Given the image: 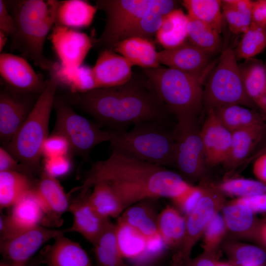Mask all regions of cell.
<instances>
[{"label":"cell","instance_id":"10","mask_svg":"<svg viewBox=\"0 0 266 266\" xmlns=\"http://www.w3.org/2000/svg\"><path fill=\"white\" fill-rule=\"evenodd\" d=\"M200 130L197 119H185L177 121L173 132L174 166L183 179L195 180L203 173L206 162Z\"/></svg>","mask_w":266,"mask_h":266},{"label":"cell","instance_id":"46","mask_svg":"<svg viewBox=\"0 0 266 266\" xmlns=\"http://www.w3.org/2000/svg\"><path fill=\"white\" fill-rule=\"evenodd\" d=\"M70 152L69 144L63 136L53 133L48 136L42 147V156L45 158L66 156Z\"/></svg>","mask_w":266,"mask_h":266},{"label":"cell","instance_id":"52","mask_svg":"<svg viewBox=\"0 0 266 266\" xmlns=\"http://www.w3.org/2000/svg\"><path fill=\"white\" fill-rule=\"evenodd\" d=\"M217 261L216 253L203 252L194 259L183 262L185 266H215Z\"/></svg>","mask_w":266,"mask_h":266},{"label":"cell","instance_id":"40","mask_svg":"<svg viewBox=\"0 0 266 266\" xmlns=\"http://www.w3.org/2000/svg\"><path fill=\"white\" fill-rule=\"evenodd\" d=\"M242 34L239 44L233 50L236 59H251L266 47V26L251 23L249 28Z\"/></svg>","mask_w":266,"mask_h":266},{"label":"cell","instance_id":"15","mask_svg":"<svg viewBox=\"0 0 266 266\" xmlns=\"http://www.w3.org/2000/svg\"><path fill=\"white\" fill-rule=\"evenodd\" d=\"M0 74L3 83L23 93L40 95L48 83L26 59L10 53L0 55Z\"/></svg>","mask_w":266,"mask_h":266},{"label":"cell","instance_id":"31","mask_svg":"<svg viewBox=\"0 0 266 266\" xmlns=\"http://www.w3.org/2000/svg\"><path fill=\"white\" fill-rule=\"evenodd\" d=\"M222 209L227 230L236 234L257 238L261 223L256 219L255 213L249 207L233 200Z\"/></svg>","mask_w":266,"mask_h":266},{"label":"cell","instance_id":"32","mask_svg":"<svg viewBox=\"0 0 266 266\" xmlns=\"http://www.w3.org/2000/svg\"><path fill=\"white\" fill-rule=\"evenodd\" d=\"M246 93L266 118V67L259 61L240 66Z\"/></svg>","mask_w":266,"mask_h":266},{"label":"cell","instance_id":"34","mask_svg":"<svg viewBox=\"0 0 266 266\" xmlns=\"http://www.w3.org/2000/svg\"><path fill=\"white\" fill-rule=\"evenodd\" d=\"M87 198L93 208L102 217L110 219L120 216L126 209L121 199L107 182H100L93 186Z\"/></svg>","mask_w":266,"mask_h":266},{"label":"cell","instance_id":"61","mask_svg":"<svg viewBox=\"0 0 266 266\" xmlns=\"http://www.w3.org/2000/svg\"><path fill=\"white\" fill-rule=\"evenodd\" d=\"M14 266H17V265H14Z\"/></svg>","mask_w":266,"mask_h":266},{"label":"cell","instance_id":"50","mask_svg":"<svg viewBox=\"0 0 266 266\" xmlns=\"http://www.w3.org/2000/svg\"><path fill=\"white\" fill-rule=\"evenodd\" d=\"M20 167L22 168L21 165L19 164V162L5 148L0 147V172L8 171H22L20 170Z\"/></svg>","mask_w":266,"mask_h":266},{"label":"cell","instance_id":"37","mask_svg":"<svg viewBox=\"0 0 266 266\" xmlns=\"http://www.w3.org/2000/svg\"><path fill=\"white\" fill-rule=\"evenodd\" d=\"M97 266H130L120 252L116 234V224L111 223L93 244Z\"/></svg>","mask_w":266,"mask_h":266},{"label":"cell","instance_id":"33","mask_svg":"<svg viewBox=\"0 0 266 266\" xmlns=\"http://www.w3.org/2000/svg\"><path fill=\"white\" fill-rule=\"evenodd\" d=\"M188 16L181 9L166 14L156 37L164 49L176 47L188 39Z\"/></svg>","mask_w":266,"mask_h":266},{"label":"cell","instance_id":"28","mask_svg":"<svg viewBox=\"0 0 266 266\" xmlns=\"http://www.w3.org/2000/svg\"><path fill=\"white\" fill-rule=\"evenodd\" d=\"M113 51L122 56L133 66L143 68H155L160 66L158 53L152 41L133 37L120 41Z\"/></svg>","mask_w":266,"mask_h":266},{"label":"cell","instance_id":"53","mask_svg":"<svg viewBox=\"0 0 266 266\" xmlns=\"http://www.w3.org/2000/svg\"><path fill=\"white\" fill-rule=\"evenodd\" d=\"M253 171L259 181L266 184V151L260 154L255 161Z\"/></svg>","mask_w":266,"mask_h":266},{"label":"cell","instance_id":"5","mask_svg":"<svg viewBox=\"0 0 266 266\" xmlns=\"http://www.w3.org/2000/svg\"><path fill=\"white\" fill-rule=\"evenodd\" d=\"M58 86L55 78L50 75L46 88L38 96L26 120L4 147L27 174L40 168L42 147L49 136V119Z\"/></svg>","mask_w":266,"mask_h":266},{"label":"cell","instance_id":"43","mask_svg":"<svg viewBox=\"0 0 266 266\" xmlns=\"http://www.w3.org/2000/svg\"><path fill=\"white\" fill-rule=\"evenodd\" d=\"M227 231L224 218L218 212L210 221L203 233L204 252L216 253Z\"/></svg>","mask_w":266,"mask_h":266},{"label":"cell","instance_id":"30","mask_svg":"<svg viewBox=\"0 0 266 266\" xmlns=\"http://www.w3.org/2000/svg\"><path fill=\"white\" fill-rule=\"evenodd\" d=\"M157 227L166 246L179 250L186 234V217L177 208L167 205L158 214Z\"/></svg>","mask_w":266,"mask_h":266},{"label":"cell","instance_id":"8","mask_svg":"<svg viewBox=\"0 0 266 266\" xmlns=\"http://www.w3.org/2000/svg\"><path fill=\"white\" fill-rule=\"evenodd\" d=\"M56 123L53 133L68 141L70 152L87 160L99 144L110 142L114 131L102 130L97 123L77 113L65 96L56 94L53 105Z\"/></svg>","mask_w":266,"mask_h":266},{"label":"cell","instance_id":"35","mask_svg":"<svg viewBox=\"0 0 266 266\" xmlns=\"http://www.w3.org/2000/svg\"><path fill=\"white\" fill-rule=\"evenodd\" d=\"M213 110L221 123L232 133L266 121L262 113L238 104L222 106Z\"/></svg>","mask_w":266,"mask_h":266},{"label":"cell","instance_id":"55","mask_svg":"<svg viewBox=\"0 0 266 266\" xmlns=\"http://www.w3.org/2000/svg\"><path fill=\"white\" fill-rule=\"evenodd\" d=\"M257 239L266 246V221L260 224L258 232Z\"/></svg>","mask_w":266,"mask_h":266},{"label":"cell","instance_id":"18","mask_svg":"<svg viewBox=\"0 0 266 266\" xmlns=\"http://www.w3.org/2000/svg\"><path fill=\"white\" fill-rule=\"evenodd\" d=\"M200 133L206 165L212 166L223 163L230 151L232 133L221 123L213 110L207 112Z\"/></svg>","mask_w":266,"mask_h":266},{"label":"cell","instance_id":"38","mask_svg":"<svg viewBox=\"0 0 266 266\" xmlns=\"http://www.w3.org/2000/svg\"><path fill=\"white\" fill-rule=\"evenodd\" d=\"M182 3L188 16L207 24L220 34L224 19L221 0H184Z\"/></svg>","mask_w":266,"mask_h":266},{"label":"cell","instance_id":"48","mask_svg":"<svg viewBox=\"0 0 266 266\" xmlns=\"http://www.w3.org/2000/svg\"><path fill=\"white\" fill-rule=\"evenodd\" d=\"M234 201L248 206L255 213H266V193L248 197L238 198Z\"/></svg>","mask_w":266,"mask_h":266},{"label":"cell","instance_id":"59","mask_svg":"<svg viewBox=\"0 0 266 266\" xmlns=\"http://www.w3.org/2000/svg\"><path fill=\"white\" fill-rule=\"evenodd\" d=\"M215 266H236L233 264L217 261Z\"/></svg>","mask_w":266,"mask_h":266},{"label":"cell","instance_id":"54","mask_svg":"<svg viewBox=\"0 0 266 266\" xmlns=\"http://www.w3.org/2000/svg\"><path fill=\"white\" fill-rule=\"evenodd\" d=\"M225 3L244 13H252L253 1L250 0H223Z\"/></svg>","mask_w":266,"mask_h":266},{"label":"cell","instance_id":"29","mask_svg":"<svg viewBox=\"0 0 266 266\" xmlns=\"http://www.w3.org/2000/svg\"><path fill=\"white\" fill-rule=\"evenodd\" d=\"M98 9L85 0L59 1L55 24L73 29L89 27Z\"/></svg>","mask_w":266,"mask_h":266},{"label":"cell","instance_id":"63","mask_svg":"<svg viewBox=\"0 0 266 266\" xmlns=\"http://www.w3.org/2000/svg\"><path fill=\"white\" fill-rule=\"evenodd\" d=\"M264 150H265V151H266V149H264Z\"/></svg>","mask_w":266,"mask_h":266},{"label":"cell","instance_id":"36","mask_svg":"<svg viewBox=\"0 0 266 266\" xmlns=\"http://www.w3.org/2000/svg\"><path fill=\"white\" fill-rule=\"evenodd\" d=\"M32 188V182L24 172H0V209L11 207Z\"/></svg>","mask_w":266,"mask_h":266},{"label":"cell","instance_id":"51","mask_svg":"<svg viewBox=\"0 0 266 266\" xmlns=\"http://www.w3.org/2000/svg\"><path fill=\"white\" fill-rule=\"evenodd\" d=\"M252 23L259 26H266V0L253 1Z\"/></svg>","mask_w":266,"mask_h":266},{"label":"cell","instance_id":"4","mask_svg":"<svg viewBox=\"0 0 266 266\" xmlns=\"http://www.w3.org/2000/svg\"><path fill=\"white\" fill-rule=\"evenodd\" d=\"M216 63L212 61L195 72L160 66L143 70L153 89L177 121L193 119H197L202 108L203 87Z\"/></svg>","mask_w":266,"mask_h":266},{"label":"cell","instance_id":"20","mask_svg":"<svg viewBox=\"0 0 266 266\" xmlns=\"http://www.w3.org/2000/svg\"><path fill=\"white\" fill-rule=\"evenodd\" d=\"M131 63L111 50H102L99 53L93 68L97 88L123 85L132 78Z\"/></svg>","mask_w":266,"mask_h":266},{"label":"cell","instance_id":"9","mask_svg":"<svg viewBox=\"0 0 266 266\" xmlns=\"http://www.w3.org/2000/svg\"><path fill=\"white\" fill-rule=\"evenodd\" d=\"M155 0H99L98 9L105 12V24L94 46L113 50L125 33L152 7Z\"/></svg>","mask_w":266,"mask_h":266},{"label":"cell","instance_id":"13","mask_svg":"<svg viewBox=\"0 0 266 266\" xmlns=\"http://www.w3.org/2000/svg\"><path fill=\"white\" fill-rule=\"evenodd\" d=\"M1 86L0 138L5 147L25 121L37 100L33 99L35 95L16 91L4 83Z\"/></svg>","mask_w":266,"mask_h":266},{"label":"cell","instance_id":"39","mask_svg":"<svg viewBox=\"0 0 266 266\" xmlns=\"http://www.w3.org/2000/svg\"><path fill=\"white\" fill-rule=\"evenodd\" d=\"M187 16L188 40L209 55L216 52L221 43L220 33L207 24Z\"/></svg>","mask_w":266,"mask_h":266},{"label":"cell","instance_id":"3","mask_svg":"<svg viewBox=\"0 0 266 266\" xmlns=\"http://www.w3.org/2000/svg\"><path fill=\"white\" fill-rule=\"evenodd\" d=\"M59 1L20 0L8 2L15 23L11 49L18 51L22 57L49 71L55 62L44 55V45L49 31L55 24Z\"/></svg>","mask_w":266,"mask_h":266},{"label":"cell","instance_id":"17","mask_svg":"<svg viewBox=\"0 0 266 266\" xmlns=\"http://www.w3.org/2000/svg\"><path fill=\"white\" fill-rule=\"evenodd\" d=\"M147 200L142 201L128 207L119 217L147 239L149 243L150 257L157 258L166 246L158 232V214H156Z\"/></svg>","mask_w":266,"mask_h":266},{"label":"cell","instance_id":"26","mask_svg":"<svg viewBox=\"0 0 266 266\" xmlns=\"http://www.w3.org/2000/svg\"><path fill=\"white\" fill-rule=\"evenodd\" d=\"M115 224L117 243L124 259L135 263L154 261L150 258L149 242L141 233L119 217Z\"/></svg>","mask_w":266,"mask_h":266},{"label":"cell","instance_id":"1","mask_svg":"<svg viewBox=\"0 0 266 266\" xmlns=\"http://www.w3.org/2000/svg\"><path fill=\"white\" fill-rule=\"evenodd\" d=\"M102 181L112 186L126 209L146 200L161 198L173 200L191 185L180 174L165 166L114 150L106 160L92 164L77 189L79 194H86L95 184Z\"/></svg>","mask_w":266,"mask_h":266},{"label":"cell","instance_id":"49","mask_svg":"<svg viewBox=\"0 0 266 266\" xmlns=\"http://www.w3.org/2000/svg\"><path fill=\"white\" fill-rule=\"evenodd\" d=\"M0 31L7 36H12L15 31L14 19L10 13L5 1L0 0Z\"/></svg>","mask_w":266,"mask_h":266},{"label":"cell","instance_id":"27","mask_svg":"<svg viewBox=\"0 0 266 266\" xmlns=\"http://www.w3.org/2000/svg\"><path fill=\"white\" fill-rule=\"evenodd\" d=\"M178 2L173 0H155L150 9L125 33L122 40L137 37L152 41V38L160 29L164 16L177 9Z\"/></svg>","mask_w":266,"mask_h":266},{"label":"cell","instance_id":"14","mask_svg":"<svg viewBox=\"0 0 266 266\" xmlns=\"http://www.w3.org/2000/svg\"><path fill=\"white\" fill-rule=\"evenodd\" d=\"M11 208L8 215H0V239L38 226H44L45 211L34 187L30 190Z\"/></svg>","mask_w":266,"mask_h":266},{"label":"cell","instance_id":"2","mask_svg":"<svg viewBox=\"0 0 266 266\" xmlns=\"http://www.w3.org/2000/svg\"><path fill=\"white\" fill-rule=\"evenodd\" d=\"M65 96L73 107L92 117L100 126L113 128V131H122L132 124L164 123L170 112L147 79L133 76L120 86Z\"/></svg>","mask_w":266,"mask_h":266},{"label":"cell","instance_id":"41","mask_svg":"<svg viewBox=\"0 0 266 266\" xmlns=\"http://www.w3.org/2000/svg\"><path fill=\"white\" fill-rule=\"evenodd\" d=\"M225 252L230 262L236 266H264L266 265V251L253 245L227 244Z\"/></svg>","mask_w":266,"mask_h":266},{"label":"cell","instance_id":"45","mask_svg":"<svg viewBox=\"0 0 266 266\" xmlns=\"http://www.w3.org/2000/svg\"><path fill=\"white\" fill-rule=\"evenodd\" d=\"M203 193L201 184L198 186L190 185L181 194L172 200L178 209L186 217L197 206Z\"/></svg>","mask_w":266,"mask_h":266},{"label":"cell","instance_id":"44","mask_svg":"<svg viewBox=\"0 0 266 266\" xmlns=\"http://www.w3.org/2000/svg\"><path fill=\"white\" fill-rule=\"evenodd\" d=\"M223 16L230 31L234 34L243 33L252 23V13L239 11L221 0Z\"/></svg>","mask_w":266,"mask_h":266},{"label":"cell","instance_id":"57","mask_svg":"<svg viewBox=\"0 0 266 266\" xmlns=\"http://www.w3.org/2000/svg\"><path fill=\"white\" fill-rule=\"evenodd\" d=\"M7 35L1 31H0V52L2 51L7 40Z\"/></svg>","mask_w":266,"mask_h":266},{"label":"cell","instance_id":"21","mask_svg":"<svg viewBox=\"0 0 266 266\" xmlns=\"http://www.w3.org/2000/svg\"><path fill=\"white\" fill-rule=\"evenodd\" d=\"M210 56L186 40L176 47L158 52V59L160 65L167 67L195 72L203 70L212 62Z\"/></svg>","mask_w":266,"mask_h":266},{"label":"cell","instance_id":"24","mask_svg":"<svg viewBox=\"0 0 266 266\" xmlns=\"http://www.w3.org/2000/svg\"><path fill=\"white\" fill-rule=\"evenodd\" d=\"M54 240L45 256L48 266H92L89 255L78 243L65 233Z\"/></svg>","mask_w":266,"mask_h":266},{"label":"cell","instance_id":"56","mask_svg":"<svg viewBox=\"0 0 266 266\" xmlns=\"http://www.w3.org/2000/svg\"><path fill=\"white\" fill-rule=\"evenodd\" d=\"M170 266H185L179 255L175 253L172 256Z\"/></svg>","mask_w":266,"mask_h":266},{"label":"cell","instance_id":"7","mask_svg":"<svg viewBox=\"0 0 266 266\" xmlns=\"http://www.w3.org/2000/svg\"><path fill=\"white\" fill-rule=\"evenodd\" d=\"M232 104L250 108L256 106L246 93L233 50L228 47L222 52L205 81L202 105L208 112Z\"/></svg>","mask_w":266,"mask_h":266},{"label":"cell","instance_id":"11","mask_svg":"<svg viewBox=\"0 0 266 266\" xmlns=\"http://www.w3.org/2000/svg\"><path fill=\"white\" fill-rule=\"evenodd\" d=\"M203 195L195 208L187 216L186 231L183 243L176 252L184 262L190 259L192 250L213 217L224 206L223 193L218 187L201 183Z\"/></svg>","mask_w":266,"mask_h":266},{"label":"cell","instance_id":"16","mask_svg":"<svg viewBox=\"0 0 266 266\" xmlns=\"http://www.w3.org/2000/svg\"><path fill=\"white\" fill-rule=\"evenodd\" d=\"M50 39L60 63L72 67L83 64L95 41L84 33L55 24Z\"/></svg>","mask_w":266,"mask_h":266},{"label":"cell","instance_id":"47","mask_svg":"<svg viewBox=\"0 0 266 266\" xmlns=\"http://www.w3.org/2000/svg\"><path fill=\"white\" fill-rule=\"evenodd\" d=\"M71 169V163L68 156L45 158L44 173L57 178L67 175Z\"/></svg>","mask_w":266,"mask_h":266},{"label":"cell","instance_id":"58","mask_svg":"<svg viewBox=\"0 0 266 266\" xmlns=\"http://www.w3.org/2000/svg\"><path fill=\"white\" fill-rule=\"evenodd\" d=\"M156 260L136 262L131 266H155Z\"/></svg>","mask_w":266,"mask_h":266},{"label":"cell","instance_id":"6","mask_svg":"<svg viewBox=\"0 0 266 266\" xmlns=\"http://www.w3.org/2000/svg\"><path fill=\"white\" fill-rule=\"evenodd\" d=\"M164 123L148 122L129 131H114L112 150L132 158L163 166H174V134Z\"/></svg>","mask_w":266,"mask_h":266},{"label":"cell","instance_id":"42","mask_svg":"<svg viewBox=\"0 0 266 266\" xmlns=\"http://www.w3.org/2000/svg\"><path fill=\"white\" fill-rule=\"evenodd\" d=\"M218 187L224 194L236 196L239 198L266 193V184L259 180L248 179H228L221 183Z\"/></svg>","mask_w":266,"mask_h":266},{"label":"cell","instance_id":"22","mask_svg":"<svg viewBox=\"0 0 266 266\" xmlns=\"http://www.w3.org/2000/svg\"><path fill=\"white\" fill-rule=\"evenodd\" d=\"M34 189L45 211L44 226L48 227L47 224L52 223L57 225L61 223V217L69 210L70 203L58 179L43 172Z\"/></svg>","mask_w":266,"mask_h":266},{"label":"cell","instance_id":"19","mask_svg":"<svg viewBox=\"0 0 266 266\" xmlns=\"http://www.w3.org/2000/svg\"><path fill=\"white\" fill-rule=\"evenodd\" d=\"M87 195L88 193L79 195L70 203L68 211L72 214V223L66 230L67 233L80 234L93 245L110 221L100 215L93 208L88 201Z\"/></svg>","mask_w":266,"mask_h":266},{"label":"cell","instance_id":"25","mask_svg":"<svg viewBox=\"0 0 266 266\" xmlns=\"http://www.w3.org/2000/svg\"><path fill=\"white\" fill-rule=\"evenodd\" d=\"M50 72L58 86L67 89L70 93H83L97 88L93 68L89 66L82 64L68 67L56 62Z\"/></svg>","mask_w":266,"mask_h":266},{"label":"cell","instance_id":"12","mask_svg":"<svg viewBox=\"0 0 266 266\" xmlns=\"http://www.w3.org/2000/svg\"><path fill=\"white\" fill-rule=\"evenodd\" d=\"M66 229L38 226L0 239V251L3 260L17 266L26 263L46 242L65 233Z\"/></svg>","mask_w":266,"mask_h":266},{"label":"cell","instance_id":"62","mask_svg":"<svg viewBox=\"0 0 266 266\" xmlns=\"http://www.w3.org/2000/svg\"><path fill=\"white\" fill-rule=\"evenodd\" d=\"M265 66H266V64H265Z\"/></svg>","mask_w":266,"mask_h":266},{"label":"cell","instance_id":"23","mask_svg":"<svg viewBox=\"0 0 266 266\" xmlns=\"http://www.w3.org/2000/svg\"><path fill=\"white\" fill-rule=\"evenodd\" d=\"M266 136V122L232 132L230 151L223 163L225 167L232 169L240 165Z\"/></svg>","mask_w":266,"mask_h":266},{"label":"cell","instance_id":"60","mask_svg":"<svg viewBox=\"0 0 266 266\" xmlns=\"http://www.w3.org/2000/svg\"><path fill=\"white\" fill-rule=\"evenodd\" d=\"M0 266H14V265L3 260L0 262Z\"/></svg>","mask_w":266,"mask_h":266}]
</instances>
